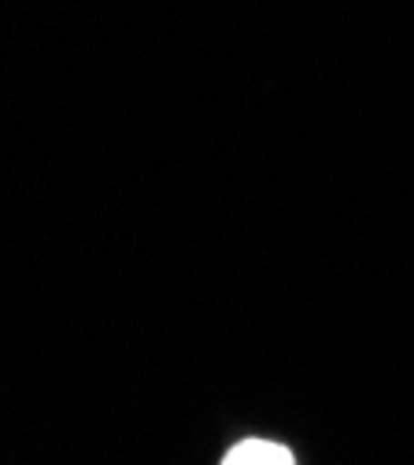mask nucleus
Returning <instances> with one entry per match:
<instances>
[{
    "mask_svg": "<svg viewBox=\"0 0 414 465\" xmlns=\"http://www.w3.org/2000/svg\"><path fill=\"white\" fill-rule=\"evenodd\" d=\"M222 465H296L292 450L281 447V443H270V440H245V443H237Z\"/></svg>",
    "mask_w": 414,
    "mask_h": 465,
    "instance_id": "obj_1",
    "label": "nucleus"
}]
</instances>
